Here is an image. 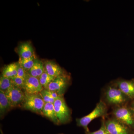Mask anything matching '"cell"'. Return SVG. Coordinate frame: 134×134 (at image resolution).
<instances>
[{"label": "cell", "instance_id": "obj_1", "mask_svg": "<svg viewBox=\"0 0 134 134\" xmlns=\"http://www.w3.org/2000/svg\"><path fill=\"white\" fill-rule=\"evenodd\" d=\"M103 99L108 107L112 108L129 104L131 100L120 90L115 80L110 82L104 90Z\"/></svg>", "mask_w": 134, "mask_h": 134}, {"label": "cell", "instance_id": "obj_2", "mask_svg": "<svg viewBox=\"0 0 134 134\" xmlns=\"http://www.w3.org/2000/svg\"><path fill=\"white\" fill-rule=\"evenodd\" d=\"M108 111V107L104 101L100 100L91 113L84 117L76 119L77 125L83 128L85 132H88L90 131L88 127L89 124L96 118L107 117Z\"/></svg>", "mask_w": 134, "mask_h": 134}, {"label": "cell", "instance_id": "obj_3", "mask_svg": "<svg viewBox=\"0 0 134 134\" xmlns=\"http://www.w3.org/2000/svg\"><path fill=\"white\" fill-rule=\"evenodd\" d=\"M129 104L112 108L111 114L134 131V111Z\"/></svg>", "mask_w": 134, "mask_h": 134}, {"label": "cell", "instance_id": "obj_4", "mask_svg": "<svg viewBox=\"0 0 134 134\" xmlns=\"http://www.w3.org/2000/svg\"><path fill=\"white\" fill-rule=\"evenodd\" d=\"M25 97L21 107L25 110L41 115L44 101L40 93H28L25 92Z\"/></svg>", "mask_w": 134, "mask_h": 134}, {"label": "cell", "instance_id": "obj_5", "mask_svg": "<svg viewBox=\"0 0 134 134\" xmlns=\"http://www.w3.org/2000/svg\"><path fill=\"white\" fill-rule=\"evenodd\" d=\"M55 114L60 125L66 124L72 120V112L67 105L64 96H60L53 104Z\"/></svg>", "mask_w": 134, "mask_h": 134}, {"label": "cell", "instance_id": "obj_6", "mask_svg": "<svg viewBox=\"0 0 134 134\" xmlns=\"http://www.w3.org/2000/svg\"><path fill=\"white\" fill-rule=\"evenodd\" d=\"M107 129L110 134H134V131L115 117H104Z\"/></svg>", "mask_w": 134, "mask_h": 134}, {"label": "cell", "instance_id": "obj_7", "mask_svg": "<svg viewBox=\"0 0 134 134\" xmlns=\"http://www.w3.org/2000/svg\"><path fill=\"white\" fill-rule=\"evenodd\" d=\"M70 76L68 74L57 77L48 85L47 90L64 96L70 83Z\"/></svg>", "mask_w": 134, "mask_h": 134}, {"label": "cell", "instance_id": "obj_8", "mask_svg": "<svg viewBox=\"0 0 134 134\" xmlns=\"http://www.w3.org/2000/svg\"><path fill=\"white\" fill-rule=\"evenodd\" d=\"M5 93L12 108L21 107L25 97L23 90L14 86Z\"/></svg>", "mask_w": 134, "mask_h": 134}, {"label": "cell", "instance_id": "obj_9", "mask_svg": "<svg viewBox=\"0 0 134 134\" xmlns=\"http://www.w3.org/2000/svg\"><path fill=\"white\" fill-rule=\"evenodd\" d=\"M44 89L38 78L27 75L25 81L24 91L28 93H38Z\"/></svg>", "mask_w": 134, "mask_h": 134}, {"label": "cell", "instance_id": "obj_10", "mask_svg": "<svg viewBox=\"0 0 134 134\" xmlns=\"http://www.w3.org/2000/svg\"><path fill=\"white\" fill-rule=\"evenodd\" d=\"M120 90L131 100L134 99V78L130 80L118 79L115 80Z\"/></svg>", "mask_w": 134, "mask_h": 134}, {"label": "cell", "instance_id": "obj_11", "mask_svg": "<svg viewBox=\"0 0 134 134\" xmlns=\"http://www.w3.org/2000/svg\"><path fill=\"white\" fill-rule=\"evenodd\" d=\"M45 72L51 76L55 77L68 74L61 67L53 61H46L44 63Z\"/></svg>", "mask_w": 134, "mask_h": 134}, {"label": "cell", "instance_id": "obj_12", "mask_svg": "<svg viewBox=\"0 0 134 134\" xmlns=\"http://www.w3.org/2000/svg\"><path fill=\"white\" fill-rule=\"evenodd\" d=\"M41 115L48 118L54 124L59 125L56 114L53 104L50 103H45L42 109Z\"/></svg>", "mask_w": 134, "mask_h": 134}, {"label": "cell", "instance_id": "obj_13", "mask_svg": "<svg viewBox=\"0 0 134 134\" xmlns=\"http://www.w3.org/2000/svg\"><path fill=\"white\" fill-rule=\"evenodd\" d=\"M18 53L20 58L23 59H28L34 55L32 46L30 43L27 42L20 45L18 47Z\"/></svg>", "mask_w": 134, "mask_h": 134}, {"label": "cell", "instance_id": "obj_14", "mask_svg": "<svg viewBox=\"0 0 134 134\" xmlns=\"http://www.w3.org/2000/svg\"><path fill=\"white\" fill-rule=\"evenodd\" d=\"M11 106L5 92L0 91V116L2 118L10 109Z\"/></svg>", "mask_w": 134, "mask_h": 134}, {"label": "cell", "instance_id": "obj_15", "mask_svg": "<svg viewBox=\"0 0 134 134\" xmlns=\"http://www.w3.org/2000/svg\"><path fill=\"white\" fill-rule=\"evenodd\" d=\"M44 71V63L40 60L37 59L34 65L28 71V73L31 76L38 78Z\"/></svg>", "mask_w": 134, "mask_h": 134}, {"label": "cell", "instance_id": "obj_16", "mask_svg": "<svg viewBox=\"0 0 134 134\" xmlns=\"http://www.w3.org/2000/svg\"><path fill=\"white\" fill-rule=\"evenodd\" d=\"M18 65L17 62L7 65L2 69V75L10 79L17 76Z\"/></svg>", "mask_w": 134, "mask_h": 134}, {"label": "cell", "instance_id": "obj_17", "mask_svg": "<svg viewBox=\"0 0 134 134\" xmlns=\"http://www.w3.org/2000/svg\"><path fill=\"white\" fill-rule=\"evenodd\" d=\"M37 59L34 55L28 59H23L20 58L18 62L19 65L28 72L33 66Z\"/></svg>", "mask_w": 134, "mask_h": 134}, {"label": "cell", "instance_id": "obj_18", "mask_svg": "<svg viewBox=\"0 0 134 134\" xmlns=\"http://www.w3.org/2000/svg\"><path fill=\"white\" fill-rule=\"evenodd\" d=\"M13 86L14 85L12 84L11 79L1 75L0 77V91L5 93Z\"/></svg>", "mask_w": 134, "mask_h": 134}, {"label": "cell", "instance_id": "obj_19", "mask_svg": "<svg viewBox=\"0 0 134 134\" xmlns=\"http://www.w3.org/2000/svg\"><path fill=\"white\" fill-rule=\"evenodd\" d=\"M55 78V77L51 76L44 71L39 77L38 79L43 88L47 89L48 85Z\"/></svg>", "mask_w": 134, "mask_h": 134}, {"label": "cell", "instance_id": "obj_20", "mask_svg": "<svg viewBox=\"0 0 134 134\" xmlns=\"http://www.w3.org/2000/svg\"><path fill=\"white\" fill-rule=\"evenodd\" d=\"M40 93L45 103H50L53 104L54 103L55 99L53 97L50 91L47 89H43Z\"/></svg>", "mask_w": 134, "mask_h": 134}, {"label": "cell", "instance_id": "obj_21", "mask_svg": "<svg viewBox=\"0 0 134 134\" xmlns=\"http://www.w3.org/2000/svg\"><path fill=\"white\" fill-rule=\"evenodd\" d=\"M11 80L12 84L14 86L24 90L25 81V79L16 76L12 78Z\"/></svg>", "mask_w": 134, "mask_h": 134}, {"label": "cell", "instance_id": "obj_22", "mask_svg": "<svg viewBox=\"0 0 134 134\" xmlns=\"http://www.w3.org/2000/svg\"><path fill=\"white\" fill-rule=\"evenodd\" d=\"M85 134H110L107 129L104 122V119L102 118L101 120V126L100 129L95 132H91L90 131L85 132Z\"/></svg>", "mask_w": 134, "mask_h": 134}, {"label": "cell", "instance_id": "obj_23", "mask_svg": "<svg viewBox=\"0 0 134 134\" xmlns=\"http://www.w3.org/2000/svg\"><path fill=\"white\" fill-rule=\"evenodd\" d=\"M28 74V72L24 68H23L21 65H19V63H18L17 76L23 78V79L25 80Z\"/></svg>", "mask_w": 134, "mask_h": 134}, {"label": "cell", "instance_id": "obj_24", "mask_svg": "<svg viewBox=\"0 0 134 134\" xmlns=\"http://www.w3.org/2000/svg\"><path fill=\"white\" fill-rule=\"evenodd\" d=\"M130 106L131 107V108L133 109L134 111V99L131 100L129 104Z\"/></svg>", "mask_w": 134, "mask_h": 134}, {"label": "cell", "instance_id": "obj_25", "mask_svg": "<svg viewBox=\"0 0 134 134\" xmlns=\"http://www.w3.org/2000/svg\"><path fill=\"white\" fill-rule=\"evenodd\" d=\"M1 134H3V132L2 130L1 129Z\"/></svg>", "mask_w": 134, "mask_h": 134}, {"label": "cell", "instance_id": "obj_26", "mask_svg": "<svg viewBox=\"0 0 134 134\" xmlns=\"http://www.w3.org/2000/svg\"><path fill=\"white\" fill-rule=\"evenodd\" d=\"M62 134V133H60V134Z\"/></svg>", "mask_w": 134, "mask_h": 134}]
</instances>
